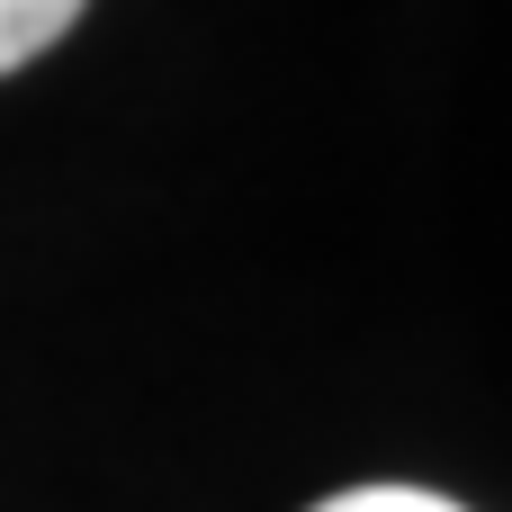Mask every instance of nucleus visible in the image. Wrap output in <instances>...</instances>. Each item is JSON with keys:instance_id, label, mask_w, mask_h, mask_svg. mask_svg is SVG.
<instances>
[{"instance_id": "f257e3e1", "label": "nucleus", "mask_w": 512, "mask_h": 512, "mask_svg": "<svg viewBox=\"0 0 512 512\" xmlns=\"http://www.w3.org/2000/svg\"><path fill=\"white\" fill-rule=\"evenodd\" d=\"M81 9H90V0H0V81H9L18 63H36L54 36H72Z\"/></svg>"}, {"instance_id": "f03ea898", "label": "nucleus", "mask_w": 512, "mask_h": 512, "mask_svg": "<svg viewBox=\"0 0 512 512\" xmlns=\"http://www.w3.org/2000/svg\"><path fill=\"white\" fill-rule=\"evenodd\" d=\"M306 512H468V504L423 495V486H351V495H324V504H306Z\"/></svg>"}]
</instances>
